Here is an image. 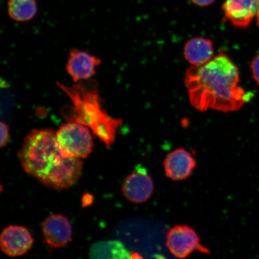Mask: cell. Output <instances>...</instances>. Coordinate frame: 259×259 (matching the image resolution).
<instances>
[{"label":"cell","instance_id":"11","mask_svg":"<svg viewBox=\"0 0 259 259\" xmlns=\"http://www.w3.org/2000/svg\"><path fill=\"white\" fill-rule=\"evenodd\" d=\"M102 61L87 52L74 49L71 51L66 69L74 82L88 80L95 75L96 67Z\"/></svg>","mask_w":259,"mask_h":259},{"label":"cell","instance_id":"3","mask_svg":"<svg viewBox=\"0 0 259 259\" xmlns=\"http://www.w3.org/2000/svg\"><path fill=\"white\" fill-rule=\"evenodd\" d=\"M18 157L26 173L43 182L65 158L51 130H33L24 139Z\"/></svg>","mask_w":259,"mask_h":259},{"label":"cell","instance_id":"4","mask_svg":"<svg viewBox=\"0 0 259 259\" xmlns=\"http://www.w3.org/2000/svg\"><path fill=\"white\" fill-rule=\"evenodd\" d=\"M56 139L65 157L85 158L93 151V137L89 128L78 123L70 122L61 125Z\"/></svg>","mask_w":259,"mask_h":259},{"label":"cell","instance_id":"19","mask_svg":"<svg viewBox=\"0 0 259 259\" xmlns=\"http://www.w3.org/2000/svg\"><path fill=\"white\" fill-rule=\"evenodd\" d=\"M153 259H166V258L163 255L156 254L154 255Z\"/></svg>","mask_w":259,"mask_h":259},{"label":"cell","instance_id":"10","mask_svg":"<svg viewBox=\"0 0 259 259\" xmlns=\"http://www.w3.org/2000/svg\"><path fill=\"white\" fill-rule=\"evenodd\" d=\"M259 0H226L225 17L236 27L247 28L257 16Z\"/></svg>","mask_w":259,"mask_h":259},{"label":"cell","instance_id":"18","mask_svg":"<svg viewBox=\"0 0 259 259\" xmlns=\"http://www.w3.org/2000/svg\"><path fill=\"white\" fill-rule=\"evenodd\" d=\"M191 1L196 5L205 7V6L211 5L215 0H191Z\"/></svg>","mask_w":259,"mask_h":259},{"label":"cell","instance_id":"8","mask_svg":"<svg viewBox=\"0 0 259 259\" xmlns=\"http://www.w3.org/2000/svg\"><path fill=\"white\" fill-rule=\"evenodd\" d=\"M45 241L52 248L64 247L72 241V228L69 220L60 214L48 217L42 224Z\"/></svg>","mask_w":259,"mask_h":259},{"label":"cell","instance_id":"7","mask_svg":"<svg viewBox=\"0 0 259 259\" xmlns=\"http://www.w3.org/2000/svg\"><path fill=\"white\" fill-rule=\"evenodd\" d=\"M34 239L24 227L10 226L3 230L0 236V247L11 257L20 256L30 250Z\"/></svg>","mask_w":259,"mask_h":259},{"label":"cell","instance_id":"5","mask_svg":"<svg viewBox=\"0 0 259 259\" xmlns=\"http://www.w3.org/2000/svg\"><path fill=\"white\" fill-rule=\"evenodd\" d=\"M153 181L146 168L141 164L125 178L122 186V193L129 201L135 203L147 202L153 194Z\"/></svg>","mask_w":259,"mask_h":259},{"label":"cell","instance_id":"13","mask_svg":"<svg viewBox=\"0 0 259 259\" xmlns=\"http://www.w3.org/2000/svg\"><path fill=\"white\" fill-rule=\"evenodd\" d=\"M184 54L186 60L192 66H202L213 58L212 41L203 37L192 38L184 47Z\"/></svg>","mask_w":259,"mask_h":259},{"label":"cell","instance_id":"1","mask_svg":"<svg viewBox=\"0 0 259 259\" xmlns=\"http://www.w3.org/2000/svg\"><path fill=\"white\" fill-rule=\"evenodd\" d=\"M239 82L238 67L225 53L202 66H191L186 73L191 105L201 112L211 109L229 112L241 109L250 96Z\"/></svg>","mask_w":259,"mask_h":259},{"label":"cell","instance_id":"14","mask_svg":"<svg viewBox=\"0 0 259 259\" xmlns=\"http://www.w3.org/2000/svg\"><path fill=\"white\" fill-rule=\"evenodd\" d=\"M90 259H132V254L119 241H104L95 243L90 251Z\"/></svg>","mask_w":259,"mask_h":259},{"label":"cell","instance_id":"16","mask_svg":"<svg viewBox=\"0 0 259 259\" xmlns=\"http://www.w3.org/2000/svg\"><path fill=\"white\" fill-rule=\"evenodd\" d=\"M250 70L252 78L259 86V54L252 60L250 63Z\"/></svg>","mask_w":259,"mask_h":259},{"label":"cell","instance_id":"17","mask_svg":"<svg viewBox=\"0 0 259 259\" xmlns=\"http://www.w3.org/2000/svg\"><path fill=\"white\" fill-rule=\"evenodd\" d=\"M1 130H0V133H1V140H0V146L1 147H4L7 145L9 139V128L7 124L6 123L1 122Z\"/></svg>","mask_w":259,"mask_h":259},{"label":"cell","instance_id":"9","mask_svg":"<svg viewBox=\"0 0 259 259\" xmlns=\"http://www.w3.org/2000/svg\"><path fill=\"white\" fill-rule=\"evenodd\" d=\"M83 163L80 158H65L60 167L43 183L44 185L56 189H67L74 185L82 175Z\"/></svg>","mask_w":259,"mask_h":259},{"label":"cell","instance_id":"2","mask_svg":"<svg viewBox=\"0 0 259 259\" xmlns=\"http://www.w3.org/2000/svg\"><path fill=\"white\" fill-rule=\"evenodd\" d=\"M57 84L72 100L73 105L72 111H64L65 118L69 122L90 127L107 147H111L122 120L109 116L102 108L96 81H84L73 87Z\"/></svg>","mask_w":259,"mask_h":259},{"label":"cell","instance_id":"15","mask_svg":"<svg viewBox=\"0 0 259 259\" xmlns=\"http://www.w3.org/2000/svg\"><path fill=\"white\" fill-rule=\"evenodd\" d=\"M8 14L16 22H27L34 18L37 12L36 0H9Z\"/></svg>","mask_w":259,"mask_h":259},{"label":"cell","instance_id":"12","mask_svg":"<svg viewBox=\"0 0 259 259\" xmlns=\"http://www.w3.org/2000/svg\"><path fill=\"white\" fill-rule=\"evenodd\" d=\"M196 161L190 152L178 148L167 155L164 161L166 176L174 181L187 179L195 168Z\"/></svg>","mask_w":259,"mask_h":259},{"label":"cell","instance_id":"21","mask_svg":"<svg viewBox=\"0 0 259 259\" xmlns=\"http://www.w3.org/2000/svg\"><path fill=\"white\" fill-rule=\"evenodd\" d=\"M256 18H257V25L259 27V5H258V11H257V14Z\"/></svg>","mask_w":259,"mask_h":259},{"label":"cell","instance_id":"20","mask_svg":"<svg viewBox=\"0 0 259 259\" xmlns=\"http://www.w3.org/2000/svg\"><path fill=\"white\" fill-rule=\"evenodd\" d=\"M132 259H142L138 254H132Z\"/></svg>","mask_w":259,"mask_h":259},{"label":"cell","instance_id":"6","mask_svg":"<svg viewBox=\"0 0 259 259\" xmlns=\"http://www.w3.org/2000/svg\"><path fill=\"white\" fill-rule=\"evenodd\" d=\"M199 244L197 233L190 227L176 226L168 232L166 245L175 257L185 258L196 250Z\"/></svg>","mask_w":259,"mask_h":259}]
</instances>
